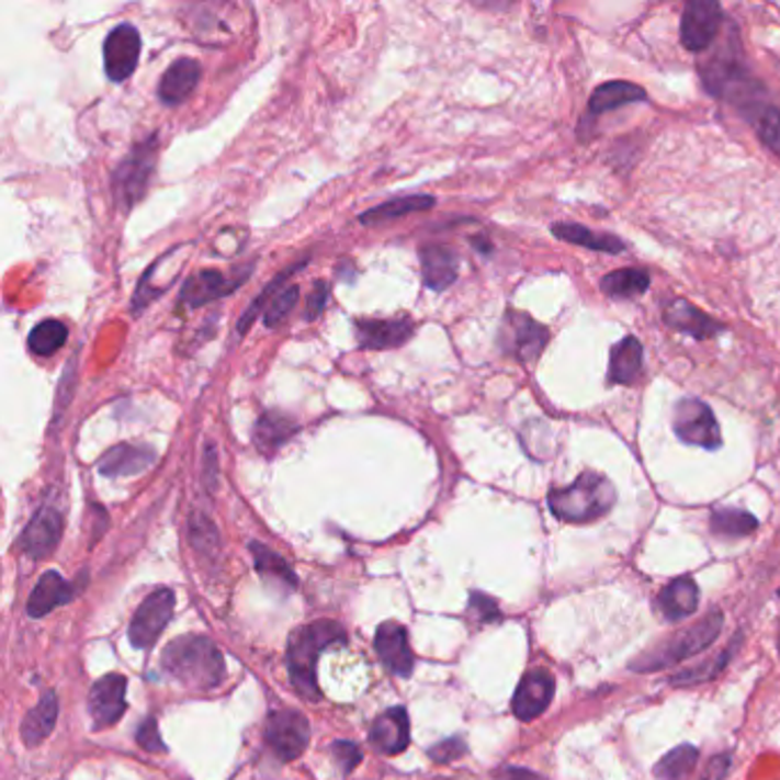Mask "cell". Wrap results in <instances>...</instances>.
I'll return each instance as SVG.
<instances>
[{
  "label": "cell",
  "mask_w": 780,
  "mask_h": 780,
  "mask_svg": "<svg viewBox=\"0 0 780 780\" xmlns=\"http://www.w3.org/2000/svg\"><path fill=\"white\" fill-rule=\"evenodd\" d=\"M295 433H298V423H295V419L286 417L284 412L271 410V412H263L259 417L257 428H255V442L261 451L273 453L284 442H289Z\"/></svg>",
  "instance_id": "f546056e"
},
{
  "label": "cell",
  "mask_w": 780,
  "mask_h": 780,
  "mask_svg": "<svg viewBox=\"0 0 780 780\" xmlns=\"http://www.w3.org/2000/svg\"><path fill=\"white\" fill-rule=\"evenodd\" d=\"M67 339H69V330H67L65 323L48 318V320L37 323V326L31 330L29 348L35 355L48 358L56 351H60V348L67 343Z\"/></svg>",
  "instance_id": "836d02e7"
},
{
  "label": "cell",
  "mask_w": 780,
  "mask_h": 780,
  "mask_svg": "<svg viewBox=\"0 0 780 780\" xmlns=\"http://www.w3.org/2000/svg\"><path fill=\"white\" fill-rule=\"evenodd\" d=\"M163 670L188 689L208 691L225 682V659L211 638L206 636H179L174 638L163 657Z\"/></svg>",
  "instance_id": "7a4b0ae2"
},
{
  "label": "cell",
  "mask_w": 780,
  "mask_h": 780,
  "mask_svg": "<svg viewBox=\"0 0 780 780\" xmlns=\"http://www.w3.org/2000/svg\"><path fill=\"white\" fill-rule=\"evenodd\" d=\"M140 48L143 39L136 25L131 23H120L117 29L108 33L103 42V67L105 76L122 83L138 67L140 60Z\"/></svg>",
  "instance_id": "8fae6325"
},
{
  "label": "cell",
  "mask_w": 780,
  "mask_h": 780,
  "mask_svg": "<svg viewBox=\"0 0 780 780\" xmlns=\"http://www.w3.org/2000/svg\"><path fill=\"white\" fill-rule=\"evenodd\" d=\"M156 136H151L149 140L133 147L131 154L115 168L111 185L120 206L133 208L145 197L156 163Z\"/></svg>",
  "instance_id": "8992f818"
},
{
  "label": "cell",
  "mask_w": 780,
  "mask_h": 780,
  "mask_svg": "<svg viewBox=\"0 0 780 780\" xmlns=\"http://www.w3.org/2000/svg\"><path fill=\"white\" fill-rule=\"evenodd\" d=\"M778 651H780V641H778Z\"/></svg>",
  "instance_id": "816d5d0a"
},
{
  "label": "cell",
  "mask_w": 780,
  "mask_h": 780,
  "mask_svg": "<svg viewBox=\"0 0 780 780\" xmlns=\"http://www.w3.org/2000/svg\"><path fill=\"white\" fill-rule=\"evenodd\" d=\"M63 513L56 506H42L21 535V550L31 558H46L63 538Z\"/></svg>",
  "instance_id": "9a60e30c"
},
{
  "label": "cell",
  "mask_w": 780,
  "mask_h": 780,
  "mask_svg": "<svg viewBox=\"0 0 780 780\" xmlns=\"http://www.w3.org/2000/svg\"><path fill=\"white\" fill-rule=\"evenodd\" d=\"M58 712H60L58 693L46 691L42 696V701L23 719L21 737H23L25 746H37L53 733V728H56V721H58Z\"/></svg>",
  "instance_id": "4316f807"
},
{
  "label": "cell",
  "mask_w": 780,
  "mask_h": 780,
  "mask_svg": "<svg viewBox=\"0 0 780 780\" xmlns=\"http://www.w3.org/2000/svg\"><path fill=\"white\" fill-rule=\"evenodd\" d=\"M643 88L628 83V80H611V83L600 86L594 94L588 99V111L590 115H604L611 111H618V108H623L628 103H636V101H645Z\"/></svg>",
  "instance_id": "83f0119b"
},
{
  "label": "cell",
  "mask_w": 780,
  "mask_h": 780,
  "mask_svg": "<svg viewBox=\"0 0 780 780\" xmlns=\"http://www.w3.org/2000/svg\"><path fill=\"white\" fill-rule=\"evenodd\" d=\"M778 598H780V588H778Z\"/></svg>",
  "instance_id": "f5cc1de1"
},
{
  "label": "cell",
  "mask_w": 780,
  "mask_h": 780,
  "mask_svg": "<svg viewBox=\"0 0 780 780\" xmlns=\"http://www.w3.org/2000/svg\"><path fill=\"white\" fill-rule=\"evenodd\" d=\"M305 263H307V261H303V263H298V265H291L289 271H284L282 275H278V280H273L271 284H268V286L259 293V298H255V301L250 303V307L246 309V314L240 316V320H238V326H236V335H238V337H244V335L250 330V326H252V320L257 318V314H259L263 307L271 305V301L282 291V284H284L293 273H298Z\"/></svg>",
  "instance_id": "8d00e7d4"
},
{
  "label": "cell",
  "mask_w": 780,
  "mask_h": 780,
  "mask_svg": "<svg viewBox=\"0 0 780 780\" xmlns=\"http://www.w3.org/2000/svg\"><path fill=\"white\" fill-rule=\"evenodd\" d=\"M465 753H467V744L461 737H451V739L438 742L433 748H428L430 760L442 762V765L453 762V760H461Z\"/></svg>",
  "instance_id": "7bdbcfd3"
},
{
  "label": "cell",
  "mask_w": 780,
  "mask_h": 780,
  "mask_svg": "<svg viewBox=\"0 0 780 780\" xmlns=\"http://www.w3.org/2000/svg\"><path fill=\"white\" fill-rule=\"evenodd\" d=\"M265 742L282 762L301 758L309 742V721L295 710H275L265 723Z\"/></svg>",
  "instance_id": "30bf717a"
},
{
  "label": "cell",
  "mask_w": 780,
  "mask_h": 780,
  "mask_svg": "<svg viewBox=\"0 0 780 780\" xmlns=\"http://www.w3.org/2000/svg\"><path fill=\"white\" fill-rule=\"evenodd\" d=\"M136 739L140 744V748H145L147 753H163L166 750V744L163 739H160V733H158V725L154 719H145L140 723V728L136 733Z\"/></svg>",
  "instance_id": "ee69618b"
},
{
  "label": "cell",
  "mask_w": 780,
  "mask_h": 780,
  "mask_svg": "<svg viewBox=\"0 0 780 780\" xmlns=\"http://www.w3.org/2000/svg\"><path fill=\"white\" fill-rule=\"evenodd\" d=\"M191 541L202 552L218 547V529L213 527V522L204 513H195L191 518Z\"/></svg>",
  "instance_id": "60d3db41"
},
{
  "label": "cell",
  "mask_w": 780,
  "mask_h": 780,
  "mask_svg": "<svg viewBox=\"0 0 780 780\" xmlns=\"http://www.w3.org/2000/svg\"><path fill=\"white\" fill-rule=\"evenodd\" d=\"M250 552L255 556V568L265 581H275L284 590H293L298 586L295 573L289 568V563L275 554L271 547H265L261 543H250Z\"/></svg>",
  "instance_id": "d6a6232c"
},
{
  "label": "cell",
  "mask_w": 780,
  "mask_h": 780,
  "mask_svg": "<svg viewBox=\"0 0 780 780\" xmlns=\"http://www.w3.org/2000/svg\"><path fill=\"white\" fill-rule=\"evenodd\" d=\"M547 339H550L547 328L524 312H508L501 323V332H499L501 351L513 355L518 362L524 364L535 362L538 355L543 353V348L547 346Z\"/></svg>",
  "instance_id": "ba28073f"
},
{
  "label": "cell",
  "mask_w": 780,
  "mask_h": 780,
  "mask_svg": "<svg viewBox=\"0 0 780 780\" xmlns=\"http://www.w3.org/2000/svg\"><path fill=\"white\" fill-rule=\"evenodd\" d=\"M674 430L676 436L691 446L719 449L723 444L721 428L708 403L701 398H682L674 408Z\"/></svg>",
  "instance_id": "52a82bcc"
},
{
  "label": "cell",
  "mask_w": 780,
  "mask_h": 780,
  "mask_svg": "<svg viewBox=\"0 0 780 780\" xmlns=\"http://www.w3.org/2000/svg\"><path fill=\"white\" fill-rule=\"evenodd\" d=\"M556 682L545 668H533L520 680L513 696V714L520 721H533L541 716L554 698Z\"/></svg>",
  "instance_id": "4fadbf2b"
},
{
  "label": "cell",
  "mask_w": 780,
  "mask_h": 780,
  "mask_svg": "<svg viewBox=\"0 0 780 780\" xmlns=\"http://www.w3.org/2000/svg\"><path fill=\"white\" fill-rule=\"evenodd\" d=\"M375 653L389 674L398 678H410L415 668V655L410 651L408 630L396 623H385L375 632Z\"/></svg>",
  "instance_id": "2e32d148"
},
{
  "label": "cell",
  "mask_w": 780,
  "mask_h": 780,
  "mask_svg": "<svg viewBox=\"0 0 780 780\" xmlns=\"http://www.w3.org/2000/svg\"><path fill=\"white\" fill-rule=\"evenodd\" d=\"M470 607H472V611H476V615L481 618V621H495V618H499V609H497L495 600H490L488 596H483V594H474Z\"/></svg>",
  "instance_id": "c3c4849f"
},
{
  "label": "cell",
  "mask_w": 780,
  "mask_h": 780,
  "mask_svg": "<svg viewBox=\"0 0 780 780\" xmlns=\"http://www.w3.org/2000/svg\"><path fill=\"white\" fill-rule=\"evenodd\" d=\"M412 320L403 318H383V320H360L358 341L369 351H383V348H398L412 337Z\"/></svg>",
  "instance_id": "d6986e66"
},
{
  "label": "cell",
  "mask_w": 780,
  "mask_h": 780,
  "mask_svg": "<svg viewBox=\"0 0 780 780\" xmlns=\"http://www.w3.org/2000/svg\"><path fill=\"white\" fill-rule=\"evenodd\" d=\"M346 643H348V634L335 621H316L295 630L289 638V648H286L289 678L295 691H298L303 698H307V701H318L320 698L318 682H316L318 657L326 648H332V645H346Z\"/></svg>",
  "instance_id": "3957f363"
},
{
  "label": "cell",
  "mask_w": 780,
  "mask_h": 780,
  "mask_svg": "<svg viewBox=\"0 0 780 780\" xmlns=\"http://www.w3.org/2000/svg\"><path fill=\"white\" fill-rule=\"evenodd\" d=\"M174 613V594L170 588H160L151 594L136 611L128 628V641L133 648L149 651L151 645L163 634L166 625Z\"/></svg>",
  "instance_id": "9c48e42d"
},
{
  "label": "cell",
  "mask_w": 780,
  "mask_h": 780,
  "mask_svg": "<svg viewBox=\"0 0 780 780\" xmlns=\"http://www.w3.org/2000/svg\"><path fill=\"white\" fill-rule=\"evenodd\" d=\"M202 78V67L193 58H181L168 67L158 83V97L166 105H177L193 94Z\"/></svg>",
  "instance_id": "cb8c5ba5"
},
{
  "label": "cell",
  "mask_w": 780,
  "mask_h": 780,
  "mask_svg": "<svg viewBox=\"0 0 780 780\" xmlns=\"http://www.w3.org/2000/svg\"><path fill=\"white\" fill-rule=\"evenodd\" d=\"M643 369V346L636 337H625L611 348L609 355V383L632 385Z\"/></svg>",
  "instance_id": "d4e9b609"
},
{
  "label": "cell",
  "mask_w": 780,
  "mask_h": 780,
  "mask_svg": "<svg viewBox=\"0 0 780 780\" xmlns=\"http://www.w3.org/2000/svg\"><path fill=\"white\" fill-rule=\"evenodd\" d=\"M298 295H301V289L298 286H286L282 289L275 298L271 301V305L265 307V314H263V326L265 328H278L280 323L286 320V316L293 312L295 303H298Z\"/></svg>",
  "instance_id": "ab89813d"
},
{
  "label": "cell",
  "mask_w": 780,
  "mask_h": 780,
  "mask_svg": "<svg viewBox=\"0 0 780 780\" xmlns=\"http://www.w3.org/2000/svg\"><path fill=\"white\" fill-rule=\"evenodd\" d=\"M156 463V453L143 444H117L103 453L99 461V472L103 476H136L147 472Z\"/></svg>",
  "instance_id": "7402d4cb"
},
{
  "label": "cell",
  "mask_w": 780,
  "mask_h": 780,
  "mask_svg": "<svg viewBox=\"0 0 780 780\" xmlns=\"http://www.w3.org/2000/svg\"><path fill=\"white\" fill-rule=\"evenodd\" d=\"M436 204V197L430 195H410V197H398V200H389L385 204L373 206L369 211H364L360 215L362 225H383V223H392L396 218H403V215H410L417 211H426Z\"/></svg>",
  "instance_id": "1f68e13d"
},
{
  "label": "cell",
  "mask_w": 780,
  "mask_h": 780,
  "mask_svg": "<svg viewBox=\"0 0 780 780\" xmlns=\"http://www.w3.org/2000/svg\"><path fill=\"white\" fill-rule=\"evenodd\" d=\"M750 124L758 128L760 140L780 156V111L776 105H767L762 111L750 120Z\"/></svg>",
  "instance_id": "f35d334b"
},
{
  "label": "cell",
  "mask_w": 780,
  "mask_h": 780,
  "mask_svg": "<svg viewBox=\"0 0 780 780\" xmlns=\"http://www.w3.org/2000/svg\"><path fill=\"white\" fill-rule=\"evenodd\" d=\"M723 8L714 0H691L680 21L682 46L691 53L705 50L721 31Z\"/></svg>",
  "instance_id": "7c38bea8"
},
{
  "label": "cell",
  "mask_w": 780,
  "mask_h": 780,
  "mask_svg": "<svg viewBox=\"0 0 780 780\" xmlns=\"http://www.w3.org/2000/svg\"><path fill=\"white\" fill-rule=\"evenodd\" d=\"M126 712V678L111 674L94 682L90 691V714L94 731H103L115 725Z\"/></svg>",
  "instance_id": "5bb4252c"
},
{
  "label": "cell",
  "mask_w": 780,
  "mask_h": 780,
  "mask_svg": "<svg viewBox=\"0 0 780 780\" xmlns=\"http://www.w3.org/2000/svg\"><path fill=\"white\" fill-rule=\"evenodd\" d=\"M252 271V268H250ZM250 271L240 278H227L218 271H202L193 278H188V282L183 284V293H181V303L185 307H204L213 301H221L225 295L234 293L240 284H244L250 278Z\"/></svg>",
  "instance_id": "e0dca14e"
},
{
  "label": "cell",
  "mask_w": 780,
  "mask_h": 780,
  "mask_svg": "<svg viewBox=\"0 0 780 780\" xmlns=\"http://www.w3.org/2000/svg\"><path fill=\"white\" fill-rule=\"evenodd\" d=\"M78 594V588L69 584L60 573L48 570L39 577L37 586L33 588V596L29 600V615L31 618H44L53 609L65 607L71 602Z\"/></svg>",
  "instance_id": "603a6c76"
},
{
  "label": "cell",
  "mask_w": 780,
  "mask_h": 780,
  "mask_svg": "<svg viewBox=\"0 0 780 780\" xmlns=\"http://www.w3.org/2000/svg\"><path fill=\"white\" fill-rule=\"evenodd\" d=\"M712 531L719 535H728V538H742L748 535L758 529V518L746 513V510L739 508H719L712 513Z\"/></svg>",
  "instance_id": "e575fe53"
},
{
  "label": "cell",
  "mask_w": 780,
  "mask_h": 780,
  "mask_svg": "<svg viewBox=\"0 0 780 780\" xmlns=\"http://www.w3.org/2000/svg\"><path fill=\"white\" fill-rule=\"evenodd\" d=\"M547 504L558 520L584 524L609 513L615 504V490L602 474L586 472L568 488H554Z\"/></svg>",
  "instance_id": "5b68a950"
},
{
  "label": "cell",
  "mask_w": 780,
  "mask_h": 780,
  "mask_svg": "<svg viewBox=\"0 0 780 780\" xmlns=\"http://www.w3.org/2000/svg\"><path fill=\"white\" fill-rule=\"evenodd\" d=\"M696 762H698V748L691 744H682L666 753V756L657 762L655 776L662 780H682L696 769Z\"/></svg>",
  "instance_id": "d590c367"
},
{
  "label": "cell",
  "mask_w": 780,
  "mask_h": 780,
  "mask_svg": "<svg viewBox=\"0 0 780 780\" xmlns=\"http://www.w3.org/2000/svg\"><path fill=\"white\" fill-rule=\"evenodd\" d=\"M701 78L712 97L735 103L748 122L769 105L765 101L762 83H758L744 65V53L739 50L737 39L716 48L714 56L701 67Z\"/></svg>",
  "instance_id": "6da1fadb"
},
{
  "label": "cell",
  "mask_w": 780,
  "mask_h": 780,
  "mask_svg": "<svg viewBox=\"0 0 780 780\" xmlns=\"http://www.w3.org/2000/svg\"><path fill=\"white\" fill-rule=\"evenodd\" d=\"M421 261V275L423 284L433 291H444L449 289L455 280H459V255H455L449 246L442 244H430L423 246L419 252Z\"/></svg>",
  "instance_id": "44dd1931"
},
{
  "label": "cell",
  "mask_w": 780,
  "mask_h": 780,
  "mask_svg": "<svg viewBox=\"0 0 780 780\" xmlns=\"http://www.w3.org/2000/svg\"><path fill=\"white\" fill-rule=\"evenodd\" d=\"M723 621H725L723 613L719 609H712L705 618H701V621H696L687 630L664 638L648 653L638 655L634 662H630V670H636V674H653V670H664L668 666H676L698 653L708 651L719 638L723 630Z\"/></svg>",
  "instance_id": "277c9868"
},
{
  "label": "cell",
  "mask_w": 780,
  "mask_h": 780,
  "mask_svg": "<svg viewBox=\"0 0 780 780\" xmlns=\"http://www.w3.org/2000/svg\"><path fill=\"white\" fill-rule=\"evenodd\" d=\"M735 645H737V638L728 645V648H725V653L714 657L710 664H698V666L687 668V670H682V674L670 678V685H701V682H708V680L716 678L721 670L725 668V664L731 662V657L735 653Z\"/></svg>",
  "instance_id": "74e56055"
},
{
  "label": "cell",
  "mask_w": 780,
  "mask_h": 780,
  "mask_svg": "<svg viewBox=\"0 0 780 780\" xmlns=\"http://www.w3.org/2000/svg\"><path fill=\"white\" fill-rule=\"evenodd\" d=\"M371 746L383 756H398L410 744V719L403 708H392L373 721L369 731Z\"/></svg>",
  "instance_id": "ac0fdd59"
},
{
  "label": "cell",
  "mask_w": 780,
  "mask_h": 780,
  "mask_svg": "<svg viewBox=\"0 0 780 780\" xmlns=\"http://www.w3.org/2000/svg\"><path fill=\"white\" fill-rule=\"evenodd\" d=\"M664 323L668 328L685 332V335H689L693 339L716 337V335H721L725 330L719 320H714L712 316H708L705 312H701V309L693 307L691 303H687L682 298L670 301L664 307Z\"/></svg>",
  "instance_id": "ffe728a7"
},
{
  "label": "cell",
  "mask_w": 780,
  "mask_h": 780,
  "mask_svg": "<svg viewBox=\"0 0 780 780\" xmlns=\"http://www.w3.org/2000/svg\"><path fill=\"white\" fill-rule=\"evenodd\" d=\"M495 780H547V778L524 767H504L501 771H497Z\"/></svg>",
  "instance_id": "f907efd6"
},
{
  "label": "cell",
  "mask_w": 780,
  "mask_h": 780,
  "mask_svg": "<svg viewBox=\"0 0 780 780\" xmlns=\"http://www.w3.org/2000/svg\"><path fill=\"white\" fill-rule=\"evenodd\" d=\"M202 476L206 488L213 490L215 481H218V455H215V446L208 442L204 449V467H202Z\"/></svg>",
  "instance_id": "7dc6e473"
},
{
  "label": "cell",
  "mask_w": 780,
  "mask_h": 780,
  "mask_svg": "<svg viewBox=\"0 0 780 780\" xmlns=\"http://www.w3.org/2000/svg\"><path fill=\"white\" fill-rule=\"evenodd\" d=\"M552 234L561 240H566V244L581 246V248L596 250V252L618 255V252L625 250V244L621 238H615L611 234H598V231L588 229L584 225H577V223H558L552 227Z\"/></svg>",
  "instance_id": "f1b7e54d"
},
{
  "label": "cell",
  "mask_w": 780,
  "mask_h": 780,
  "mask_svg": "<svg viewBox=\"0 0 780 780\" xmlns=\"http://www.w3.org/2000/svg\"><path fill=\"white\" fill-rule=\"evenodd\" d=\"M328 295H330V291H328V284L326 282H316V286H314V293L309 295V303H307V318H316L323 309H326V305H328Z\"/></svg>",
  "instance_id": "681fc988"
},
{
  "label": "cell",
  "mask_w": 780,
  "mask_h": 780,
  "mask_svg": "<svg viewBox=\"0 0 780 780\" xmlns=\"http://www.w3.org/2000/svg\"><path fill=\"white\" fill-rule=\"evenodd\" d=\"M74 383H76V358H71L67 362V369L60 378V387H58V415H63V410L69 406V398L74 396Z\"/></svg>",
  "instance_id": "bcb514c9"
},
{
  "label": "cell",
  "mask_w": 780,
  "mask_h": 780,
  "mask_svg": "<svg viewBox=\"0 0 780 780\" xmlns=\"http://www.w3.org/2000/svg\"><path fill=\"white\" fill-rule=\"evenodd\" d=\"M698 602H701V594L691 577L674 579L659 594V609L668 621H685L698 609Z\"/></svg>",
  "instance_id": "484cf974"
},
{
  "label": "cell",
  "mask_w": 780,
  "mask_h": 780,
  "mask_svg": "<svg viewBox=\"0 0 780 780\" xmlns=\"http://www.w3.org/2000/svg\"><path fill=\"white\" fill-rule=\"evenodd\" d=\"M330 753H332V758H335V762H337V767H339V771H341L343 776L351 773V771L362 762V750H360V746H358L355 742H351V739H337V742L332 744Z\"/></svg>",
  "instance_id": "b9f144b4"
},
{
  "label": "cell",
  "mask_w": 780,
  "mask_h": 780,
  "mask_svg": "<svg viewBox=\"0 0 780 780\" xmlns=\"http://www.w3.org/2000/svg\"><path fill=\"white\" fill-rule=\"evenodd\" d=\"M731 765H733V753H716V756L705 765V769L698 773L696 780H723L725 776H728L731 771Z\"/></svg>",
  "instance_id": "f6af8a7d"
},
{
  "label": "cell",
  "mask_w": 780,
  "mask_h": 780,
  "mask_svg": "<svg viewBox=\"0 0 780 780\" xmlns=\"http://www.w3.org/2000/svg\"><path fill=\"white\" fill-rule=\"evenodd\" d=\"M651 286V275L638 268H621V271H613L602 278L600 289L613 301H632L643 295Z\"/></svg>",
  "instance_id": "4dcf8cb0"
}]
</instances>
